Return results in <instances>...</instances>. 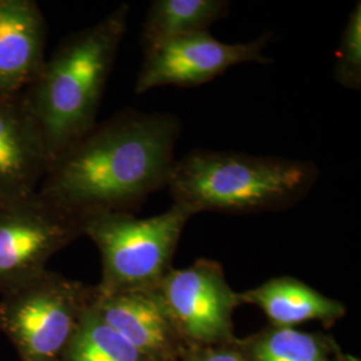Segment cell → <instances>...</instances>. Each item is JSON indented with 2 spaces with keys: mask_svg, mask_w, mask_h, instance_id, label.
I'll return each mask as SVG.
<instances>
[{
  "mask_svg": "<svg viewBox=\"0 0 361 361\" xmlns=\"http://www.w3.org/2000/svg\"><path fill=\"white\" fill-rule=\"evenodd\" d=\"M94 288L44 271L0 296V331L20 361H61Z\"/></svg>",
  "mask_w": 361,
  "mask_h": 361,
  "instance_id": "cell-5",
  "label": "cell"
},
{
  "mask_svg": "<svg viewBox=\"0 0 361 361\" xmlns=\"http://www.w3.org/2000/svg\"><path fill=\"white\" fill-rule=\"evenodd\" d=\"M240 300L259 307L271 323L280 328L312 320H336L345 313L341 302L293 277L271 279L241 293Z\"/></svg>",
  "mask_w": 361,
  "mask_h": 361,
  "instance_id": "cell-12",
  "label": "cell"
},
{
  "mask_svg": "<svg viewBox=\"0 0 361 361\" xmlns=\"http://www.w3.org/2000/svg\"><path fill=\"white\" fill-rule=\"evenodd\" d=\"M193 217L178 205L165 213L138 219L133 213H99L85 219L83 235L102 257L101 295L155 289L171 269L182 232Z\"/></svg>",
  "mask_w": 361,
  "mask_h": 361,
  "instance_id": "cell-4",
  "label": "cell"
},
{
  "mask_svg": "<svg viewBox=\"0 0 361 361\" xmlns=\"http://www.w3.org/2000/svg\"><path fill=\"white\" fill-rule=\"evenodd\" d=\"M229 8L226 0H154L143 22V52L173 39L209 31V27L228 15Z\"/></svg>",
  "mask_w": 361,
  "mask_h": 361,
  "instance_id": "cell-13",
  "label": "cell"
},
{
  "mask_svg": "<svg viewBox=\"0 0 361 361\" xmlns=\"http://www.w3.org/2000/svg\"><path fill=\"white\" fill-rule=\"evenodd\" d=\"M83 231L85 219L39 190L0 198V296L47 271L49 259Z\"/></svg>",
  "mask_w": 361,
  "mask_h": 361,
  "instance_id": "cell-6",
  "label": "cell"
},
{
  "mask_svg": "<svg viewBox=\"0 0 361 361\" xmlns=\"http://www.w3.org/2000/svg\"><path fill=\"white\" fill-rule=\"evenodd\" d=\"M335 79L348 90H361V3L349 13L335 54Z\"/></svg>",
  "mask_w": 361,
  "mask_h": 361,
  "instance_id": "cell-16",
  "label": "cell"
},
{
  "mask_svg": "<svg viewBox=\"0 0 361 361\" xmlns=\"http://www.w3.org/2000/svg\"><path fill=\"white\" fill-rule=\"evenodd\" d=\"M47 23L34 0H0V97L26 90L46 61Z\"/></svg>",
  "mask_w": 361,
  "mask_h": 361,
  "instance_id": "cell-10",
  "label": "cell"
},
{
  "mask_svg": "<svg viewBox=\"0 0 361 361\" xmlns=\"http://www.w3.org/2000/svg\"><path fill=\"white\" fill-rule=\"evenodd\" d=\"M177 331L200 343H217L232 332L240 295L228 284L219 262L198 259L185 269H170L158 285Z\"/></svg>",
  "mask_w": 361,
  "mask_h": 361,
  "instance_id": "cell-8",
  "label": "cell"
},
{
  "mask_svg": "<svg viewBox=\"0 0 361 361\" xmlns=\"http://www.w3.org/2000/svg\"><path fill=\"white\" fill-rule=\"evenodd\" d=\"M310 161L219 150H193L176 161L173 204L192 214L276 212L302 201L319 180Z\"/></svg>",
  "mask_w": 361,
  "mask_h": 361,
  "instance_id": "cell-3",
  "label": "cell"
},
{
  "mask_svg": "<svg viewBox=\"0 0 361 361\" xmlns=\"http://www.w3.org/2000/svg\"><path fill=\"white\" fill-rule=\"evenodd\" d=\"M195 361H244V359L233 352H214L205 355Z\"/></svg>",
  "mask_w": 361,
  "mask_h": 361,
  "instance_id": "cell-17",
  "label": "cell"
},
{
  "mask_svg": "<svg viewBox=\"0 0 361 361\" xmlns=\"http://www.w3.org/2000/svg\"><path fill=\"white\" fill-rule=\"evenodd\" d=\"M180 130L170 113L119 111L54 158L38 190L82 219L134 214L152 194L168 188Z\"/></svg>",
  "mask_w": 361,
  "mask_h": 361,
  "instance_id": "cell-1",
  "label": "cell"
},
{
  "mask_svg": "<svg viewBox=\"0 0 361 361\" xmlns=\"http://www.w3.org/2000/svg\"><path fill=\"white\" fill-rule=\"evenodd\" d=\"M129 15V4H121L95 25L63 39L20 94L50 164L98 122Z\"/></svg>",
  "mask_w": 361,
  "mask_h": 361,
  "instance_id": "cell-2",
  "label": "cell"
},
{
  "mask_svg": "<svg viewBox=\"0 0 361 361\" xmlns=\"http://www.w3.org/2000/svg\"><path fill=\"white\" fill-rule=\"evenodd\" d=\"M341 361H359V360H356V359H350V357H347V359H344V360H341Z\"/></svg>",
  "mask_w": 361,
  "mask_h": 361,
  "instance_id": "cell-18",
  "label": "cell"
},
{
  "mask_svg": "<svg viewBox=\"0 0 361 361\" xmlns=\"http://www.w3.org/2000/svg\"><path fill=\"white\" fill-rule=\"evenodd\" d=\"M92 301V300H91ZM61 361H150L98 313L89 308L67 344Z\"/></svg>",
  "mask_w": 361,
  "mask_h": 361,
  "instance_id": "cell-14",
  "label": "cell"
},
{
  "mask_svg": "<svg viewBox=\"0 0 361 361\" xmlns=\"http://www.w3.org/2000/svg\"><path fill=\"white\" fill-rule=\"evenodd\" d=\"M271 40V32H265L250 42L224 43L209 31L173 39L143 52L135 94L162 86H200L234 66L267 63L269 58L264 50Z\"/></svg>",
  "mask_w": 361,
  "mask_h": 361,
  "instance_id": "cell-7",
  "label": "cell"
},
{
  "mask_svg": "<svg viewBox=\"0 0 361 361\" xmlns=\"http://www.w3.org/2000/svg\"><path fill=\"white\" fill-rule=\"evenodd\" d=\"M91 307L150 361L166 357L174 347L178 331L158 288L101 295L94 286Z\"/></svg>",
  "mask_w": 361,
  "mask_h": 361,
  "instance_id": "cell-9",
  "label": "cell"
},
{
  "mask_svg": "<svg viewBox=\"0 0 361 361\" xmlns=\"http://www.w3.org/2000/svg\"><path fill=\"white\" fill-rule=\"evenodd\" d=\"M50 158L20 94L0 97V198L38 190Z\"/></svg>",
  "mask_w": 361,
  "mask_h": 361,
  "instance_id": "cell-11",
  "label": "cell"
},
{
  "mask_svg": "<svg viewBox=\"0 0 361 361\" xmlns=\"http://www.w3.org/2000/svg\"><path fill=\"white\" fill-rule=\"evenodd\" d=\"M253 355L255 361H326L319 338L292 328H279L264 336Z\"/></svg>",
  "mask_w": 361,
  "mask_h": 361,
  "instance_id": "cell-15",
  "label": "cell"
}]
</instances>
